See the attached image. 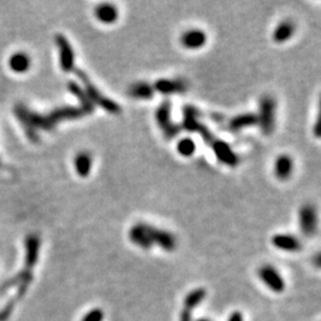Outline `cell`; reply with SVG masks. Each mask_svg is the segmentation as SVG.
<instances>
[{"label": "cell", "mask_w": 321, "mask_h": 321, "mask_svg": "<svg viewBox=\"0 0 321 321\" xmlns=\"http://www.w3.org/2000/svg\"><path fill=\"white\" fill-rule=\"evenodd\" d=\"M74 73L76 76L80 78L81 83L84 84V90L86 92L87 97L90 98L92 104L94 106H99V107L104 108L106 112L111 114H119L122 112V107L117 102L112 100V99L105 97L100 91L95 87V85L92 83L91 78L88 77V75L85 73L80 68H75Z\"/></svg>", "instance_id": "obj_1"}, {"label": "cell", "mask_w": 321, "mask_h": 321, "mask_svg": "<svg viewBox=\"0 0 321 321\" xmlns=\"http://www.w3.org/2000/svg\"><path fill=\"white\" fill-rule=\"evenodd\" d=\"M277 102L271 95H263L258 105V126L263 135L269 136L275 131Z\"/></svg>", "instance_id": "obj_2"}, {"label": "cell", "mask_w": 321, "mask_h": 321, "mask_svg": "<svg viewBox=\"0 0 321 321\" xmlns=\"http://www.w3.org/2000/svg\"><path fill=\"white\" fill-rule=\"evenodd\" d=\"M155 119L157 125L162 131L163 136H165L166 139L175 138L177 135H179L181 131V125L176 124V123L173 122L172 119V102L169 100H163L160 102L158 107H157L156 113H155Z\"/></svg>", "instance_id": "obj_3"}, {"label": "cell", "mask_w": 321, "mask_h": 321, "mask_svg": "<svg viewBox=\"0 0 321 321\" xmlns=\"http://www.w3.org/2000/svg\"><path fill=\"white\" fill-rule=\"evenodd\" d=\"M258 278L270 292L282 294L286 290V281L277 269L270 264L262 265L257 271Z\"/></svg>", "instance_id": "obj_4"}, {"label": "cell", "mask_w": 321, "mask_h": 321, "mask_svg": "<svg viewBox=\"0 0 321 321\" xmlns=\"http://www.w3.org/2000/svg\"><path fill=\"white\" fill-rule=\"evenodd\" d=\"M148 234L152 248L158 247L167 252H173L176 250L177 240L172 232L162 230V228H157L148 224Z\"/></svg>", "instance_id": "obj_5"}, {"label": "cell", "mask_w": 321, "mask_h": 321, "mask_svg": "<svg viewBox=\"0 0 321 321\" xmlns=\"http://www.w3.org/2000/svg\"><path fill=\"white\" fill-rule=\"evenodd\" d=\"M299 227L306 237H314L317 232V212L314 205L306 204L299 210Z\"/></svg>", "instance_id": "obj_6"}, {"label": "cell", "mask_w": 321, "mask_h": 321, "mask_svg": "<svg viewBox=\"0 0 321 321\" xmlns=\"http://www.w3.org/2000/svg\"><path fill=\"white\" fill-rule=\"evenodd\" d=\"M56 44L59 47L60 67L64 73H70L75 69V53L73 47L66 36L57 35L55 37Z\"/></svg>", "instance_id": "obj_7"}, {"label": "cell", "mask_w": 321, "mask_h": 321, "mask_svg": "<svg viewBox=\"0 0 321 321\" xmlns=\"http://www.w3.org/2000/svg\"><path fill=\"white\" fill-rule=\"evenodd\" d=\"M210 146L220 163L227 167H232V168L239 165L238 155L233 151V149L231 148V145L227 142L216 138L211 143Z\"/></svg>", "instance_id": "obj_8"}, {"label": "cell", "mask_w": 321, "mask_h": 321, "mask_svg": "<svg viewBox=\"0 0 321 321\" xmlns=\"http://www.w3.org/2000/svg\"><path fill=\"white\" fill-rule=\"evenodd\" d=\"M155 92L163 95L181 94L188 90V84L183 78H158L152 85Z\"/></svg>", "instance_id": "obj_9"}, {"label": "cell", "mask_w": 321, "mask_h": 321, "mask_svg": "<svg viewBox=\"0 0 321 321\" xmlns=\"http://www.w3.org/2000/svg\"><path fill=\"white\" fill-rule=\"evenodd\" d=\"M271 244L279 251L299 252L302 250L301 240L290 233H277L271 237Z\"/></svg>", "instance_id": "obj_10"}, {"label": "cell", "mask_w": 321, "mask_h": 321, "mask_svg": "<svg viewBox=\"0 0 321 321\" xmlns=\"http://www.w3.org/2000/svg\"><path fill=\"white\" fill-rule=\"evenodd\" d=\"M180 42L186 49L197 50L201 49L207 43V35L206 32L200 29L187 30L181 36Z\"/></svg>", "instance_id": "obj_11"}, {"label": "cell", "mask_w": 321, "mask_h": 321, "mask_svg": "<svg viewBox=\"0 0 321 321\" xmlns=\"http://www.w3.org/2000/svg\"><path fill=\"white\" fill-rule=\"evenodd\" d=\"M85 113L80 107H75V106H63V107H59L53 112H50L48 114L50 122L54 125H56L59 122L62 121H70V119H77L84 117Z\"/></svg>", "instance_id": "obj_12"}, {"label": "cell", "mask_w": 321, "mask_h": 321, "mask_svg": "<svg viewBox=\"0 0 321 321\" xmlns=\"http://www.w3.org/2000/svg\"><path fill=\"white\" fill-rule=\"evenodd\" d=\"M94 15L95 18L100 23L105 24V25L114 24L119 18V11L117 6L114 4H111V3H102V4H99L97 8H95Z\"/></svg>", "instance_id": "obj_13"}, {"label": "cell", "mask_w": 321, "mask_h": 321, "mask_svg": "<svg viewBox=\"0 0 321 321\" xmlns=\"http://www.w3.org/2000/svg\"><path fill=\"white\" fill-rule=\"evenodd\" d=\"M258 125V119L257 114L252 113V112H248V113H240L232 117L228 121V130L232 132H238L240 130L251 128V126Z\"/></svg>", "instance_id": "obj_14"}, {"label": "cell", "mask_w": 321, "mask_h": 321, "mask_svg": "<svg viewBox=\"0 0 321 321\" xmlns=\"http://www.w3.org/2000/svg\"><path fill=\"white\" fill-rule=\"evenodd\" d=\"M204 124L199 121V112L194 106L186 105L183 107V122L182 126L184 130L189 132H197L203 128Z\"/></svg>", "instance_id": "obj_15"}, {"label": "cell", "mask_w": 321, "mask_h": 321, "mask_svg": "<svg viewBox=\"0 0 321 321\" xmlns=\"http://www.w3.org/2000/svg\"><path fill=\"white\" fill-rule=\"evenodd\" d=\"M68 91H69L70 93L77 99L78 102H80L81 105L80 108L83 110L85 115L93 113L95 106L92 104L90 98L87 97L86 92H85V90L80 86V85H78L77 83H74V81H69V83H68Z\"/></svg>", "instance_id": "obj_16"}, {"label": "cell", "mask_w": 321, "mask_h": 321, "mask_svg": "<svg viewBox=\"0 0 321 321\" xmlns=\"http://www.w3.org/2000/svg\"><path fill=\"white\" fill-rule=\"evenodd\" d=\"M294 170V159L289 155H279L275 160V176L281 181H287L292 176Z\"/></svg>", "instance_id": "obj_17"}, {"label": "cell", "mask_w": 321, "mask_h": 321, "mask_svg": "<svg viewBox=\"0 0 321 321\" xmlns=\"http://www.w3.org/2000/svg\"><path fill=\"white\" fill-rule=\"evenodd\" d=\"M153 94H155V90L152 85L146 81H137L132 84L128 90L129 97L136 100H150L153 98Z\"/></svg>", "instance_id": "obj_18"}, {"label": "cell", "mask_w": 321, "mask_h": 321, "mask_svg": "<svg viewBox=\"0 0 321 321\" xmlns=\"http://www.w3.org/2000/svg\"><path fill=\"white\" fill-rule=\"evenodd\" d=\"M41 240L36 234H30L25 239V263L28 268H32L38 262Z\"/></svg>", "instance_id": "obj_19"}, {"label": "cell", "mask_w": 321, "mask_h": 321, "mask_svg": "<svg viewBox=\"0 0 321 321\" xmlns=\"http://www.w3.org/2000/svg\"><path fill=\"white\" fill-rule=\"evenodd\" d=\"M296 31V26L294 22L289 19L282 20L281 23L276 26L274 32H272V39L275 43L282 44L288 42V41L294 36Z\"/></svg>", "instance_id": "obj_20"}, {"label": "cell", "mask_w": 321, "mask_h": 321, "mask_svg": "<svg viewBox=\"0 0 321 321\" xmlns=\"http://www.w3.org/2000/svg\"><path fill=\"white\" fill-rule=\"evenodd\" d=\"M9 66L10 69L17 74L26 73L30 69V66H31V59H30L28 54L19 51V53L12 54L9 60Z\"/></svg>", "instance_id": "obj_21"}, {"label": "cell", "mask_w": 321, "mask_h": 321, "mask_svg": "<svg viewBox=\"0 0 321 321\" xmlns=\"http://www.w3.org/2000/svg\"><path fill=\"white\" fill-rule=\"evenodd\" d=\"M74 165L76 174L80 177L90 176L92 166H93V158L88 151L78 152L74 158Z\"/></svg>", "instance_id": "obj_22"}, {"label": "cell", "mask_w": 321, "mask_h": 321, "mask_svg": "<svg viewBox=\"0 0 321 321\" xmlns=\"http://www.w3.org/2000/svg\"><path fill=\"white\" fill-rule=\"evenodd\" d=\"M207 292L206 289L203 288V287H199V288H195L187 294L183 299V308L190 310L193 312L194 309L197 308L201 303L204 302V300L206 299Z\"/></svg>", "instance_id": "obj_23"}, {"label": "cell", "mask_w": 321, "mask_h": 321, "mask_svg": "<svg viewBox=\"0 0 321 321\" xmlns=\"http://www.w3.org/2000/svg\"><path fill=\"white\" fill-rule=\"evenodd\" d=\"M176 151L182 157H192L196 151V143L190 137L181 138L176 144Z\"/></svg>", "instance_id": "obj_24"}, {"label": "cell", "mask_w": 321, "mask_h": 321, "mask_svg": "<svg viewBox=\"0 0 321 321\" xmlns=\"http://www.w3.org/2000/svg\"><path fill=\"white\" fill-rule=\"evenodd\" d=\"M105 313L100 308H93L85 314L81 321H104Z\"/></svg>", "instance_id": "obj_25"}, {"label": "cell", "mask_w": 321, "mask_h": 321, "mask_svg": "<svg viewBox=\"0 0 321 321\" xmlns=\"http://www.w3.org/2000/svg\"><path fill=\"white\" fill-rule=\"evenodd\" d=\"M179 321H193V312L190 310L182 308L179 315Z\"/></svg>", "instance_id": "obj_26"}, {"label": "cell", "mask_w": 321, "mask_h": 321, "mask_svg": "<svg viewBox=\"0 0 321 321\" xmlns=\"http://www.w3.org/2000/svg\"><path fill=\"white\" fill-rule=\"evenodd\" d=\"M227 321H244L243 313L239 312V310H234V312H232L230 314V316H228Z\"/></svg>", "instance_id": "obj_27"}, {"label": "cell", "mask_w": 321, "mask_h": 321, "mask_svg": "<svg viewBox=\"0 0 321 321\" xmlns=\"http://www.w3.org/2000/svg\"><path fill=\"white\" fill-rule=\"evenodd\" d=\"M195 321H212V320L207 319V317H200V319H197V320H195Z\"/></svg>", "instance_id": "obj_28"}]
</instances>
